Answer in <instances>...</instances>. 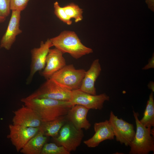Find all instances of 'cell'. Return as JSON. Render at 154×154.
<instances>
[{
    "label": "cell",
    "instance_id": "2",
    "mask_svg": "<svg viewBox=\"0 0 154 154\" xmlns=\"http://www.w3.org/2000/svg\"><path fill=\"white\" fill-rule=\"evenodd\" d=\"M50 39L53 46L63 53H69L76 59L93 52L92 49L85 46L81 42L74 31H64L58 36Z\"/></svg>",
    "mask_w": 154,
    "mask_h": 154
},
{
    "label": "cell",
    "instance_id": "26",
    "mask_svg": "<svg viewBox=\"0 0 154 154\" xmlns=\"http://www.w3.org/2000/svg\"><path fill=\"white\" fill-rule=\"evenodd\" d=\"M145 2L147 4L148 8L153 12L154 10V0H145Z\"/></svg>",
    "mask_w": 154,
    "mask_h": 154
},
{
    "label": "cell",
    "instance_id": "8",
    "mask_svg": "<svg viewBox=\"0 0 154 154\" xmlns=\"http://www.w3.org/2000/svg\"><path fill=\"white\" fill-rule=\"evenodd\" d=\"M110 98L106 93L93 95L80 89L72 91L70 102L72 105H80L89 109L101 110L106 101H109Z\"/></svg>",
    "mask_w": 154,
    "mask_h": 154
},
{
    "label": "cell",
    "instance_id": "20",
    "mask_svg": "<svg viewBox=\"0 0 154 154\" xmlns=\"http://www.w3.org/2000/svg\"><path fill=\"white\" fill-rule=\"evenodd\" d=\"M63 7L67 16L71 19H74L76 23L82 20L83 10L78 5L71 3Z\"/></svg>",
    "mask_w": 154,
    "mask_h": 154
},
{
    "label": "cell",
    "instance_id": "1",
    "mask_svg": "<svg viewBox=\"0 0 154 154\" xmlns=\"http://www.w3.org/2000/svg\"><path fill=\"white\" fill-rule=\"evenodd\" d=\"M25 106L34 110L42 122L49 121L65 116L73 106L69 101L48 98H22Z\"/></svg>",
    "mask_w": 154,
    "mask_h": 154
},
{
    "label": "cell",
    "instance_id": "25",
    "mask_svg": "<svg viewBox=\"0 0 154 154\" xmlns=\"http://www.w3.org/2000/svg\"><path fill=\"white\" fill-rule=\"evenodd\" d=\"M154 68V54L151 58L149 61L148 64L142 68L143 70H147L151 68Z\"/></svg>",
    "mask_w": 154,
    "mask_h": 154
},
{
    "label": "cell",
    "instance_id": "3",
    "mask_svg": "<svg viewBox=\"0 0 154 154\" xmlns=\"http://www.w3.org/2000/svg\"><path fill=\"white\" fill-rule=\"evenodd\" d=\"M136 125L134 137L129 146L130 154H148L154 151V137L151 135V128L143 125L138 119L139 114L133 111Z\"/></svg>",
    "mask_w": 154,
    "mask_h": 154
},
{
    "label": "cell",
    "instance_id": "27",
    "mask_svg": "<svg viewBox=\"0 0 154 154\" xmlns=\"http://www.w3.org/2000/svg\"><path fill=\"white\" fill-rule=\"evenodd\" d=\"M148 87L149 89L152 90V92H154V84L153 82H150L148 85Z\"/></svg>",
    "mask_w": 154,
    "mask_h": 154
},
{
    "label": "cell",
    "instance_id": "11",
    "mask_svg": "<svg viewBox=\"0 0 154 154\" xmlns=\"http://www.w3.org/2000/svg\"><path fill=\"white\" fill-rule=\"evenodd\" d=\"M94 128V134L91 138L83 142L88 147L94 148L105 140L114 139V133L109 120L95 123Z\"/></svg>",
    "mask_w": 154,
    "mask_h": 154
},
{
    "label": "cell",
    "instance_id": "21",
    "mask_svg": "<svg viewBox=\"0 0 154 154\" xmlns=\"http://www.w3.org/2000/svg\"><path fill=\"white\" fill-rule=\"evenodd\" d=\"M64 147L58 146L54 143H45L40 154H70Z\"/></svg>",
    "mask_w": 154,
    "mask_h": 154
},
{
    "label": "cell",
    "instance_id": "23",
    "mask_svg": "<svg viewBox=\"0 0 154 154\" xmlns=\"http://www.w3.org/2000/svg\"><path fill=\"white\" fill-rule=\"evenodd\" d=\"M30 0H11V10L17 11L21 12L27 7Z\"/></svg>",
    "mask_w": 154,
    "mask_h": 154
},
{
    "label": "cell",
    "instance_id": "16",
    "mask_svg": "<svg viewBox=\"0 0 154 154\" xmlns=\"http://www.w3.org/2000/svg\"><path fill=\"white\" fill-rule=\"evenodd\" d=\"M102 70L98 59L94 60L92 63L89 69L86 71L80 89L85 92L96 95L95 84L100 75Z\"/></svg>",
    "mask_w": 154,
    "mask_h": 154
},
{
    "label": "cell",
    "instance_id": "4",
    "mask_svg": "<svg viewBox=\"0 0 154 154\" xmlns=\"http://www.w3.org/2000/svg\"><path fill=\"white\" fill-rule=\"evenodd\" d=\"M86 71L83 69H76L73 64L66 65L50 78L72 91L80 89Z\"/></svg>",
    "mask_w": 154,
    "mask_h": 154
},
{
    "label": "cell",
    "instance_id": "10",
    "mask_svg": "<svg viewBox=\"0 0 154 154\" xmlns=\"http://www.w3.org/2000/svg\"><path fill=\"white\" fill-rule=\"evenodd\" d=\"M9 134L7 136L17 152H19L28 141L39 131V127H25L13 124L9 125Z\"/></svg>",
    "mask_w": 154,
    "mask_h": 154
},
{
    "label": "cell",
    "instance_id": "28",
    "mask_svg": "<svg viewBox=\"0 0 154 154\" xmlns=\"http://www.w3.org/2000/svg\"><path fill=\"white\" fill-rule=\"evenodd\" d=\"M6 18L0 16V23L4 22Z\"/></svg>",
    "mask_w": 154,
    "mask_h": 154
},
{
    "label": "cell",
    "instance_id": "6",
    "mask_svg": "<svg viewBox=\"0 0 154 154\" xmlns=\"http://www.w3.org/2000/svg\"><path fill=\"white\" fill-rule=\"evenodd\" d=\"M84 136L82 129H77L68 121L62 127L58 135L53 138L58 145L63 147L70 153L75 151L80 145Z\"/></svg>",
    "mask_w": 154,
    "mask_h": 154
},
{
    "label": "cell",
    "instance_id": "14",
    "mask_svg": "<svg viewBox=\"0 0 154 154\" xmlns=\"http://www.w3.org/2000/svg\"><path fill=\"white\" fill-rule=\"evenodd\" d=\"M63 53L55 48L50 49L47 55L46 65L41 75L47 79L66 65Z\"/></svg>",
    "mask_w": 154,
    "mask_h": 154
},
{
    "label": "cell",
    "instance_id": "7",
    "mask_svg": "<svg viewBox=\"0 0 154 154\" xmlns=\"http://www.w3.org/2000/svg\"><path fill=\"white\" fill-rule=\"evenodd\" d=\"M109 120L116 140L121 144L129 146L135 134L133 125L121 118H118L112 111L110 112Z\"/></svg>",
    "mask_w": 154,
    "mask_h": 154
},
{
    "label": "cell",
    "instance_id": "12",
    "mask_svg": "<svg viewBox=\"0 0 154 154\" xmlns=\"http://www.w3.org/2000/svg\"><path fill=\"white\" fill-rule=\"evenodd\" d=\"M21 13L18 11H12L7 27L1 40V48L9 50L15 41L17 36L22 33L20 28Z\"/></svg>",
    "mask_w": 154,
    "mask_h": 154
},
{
    "label": "cell",
    "instance_id": "19",
    "mask_svg": "<svg viewBox=\"0 0 154 154\" xmlns=\"http://www.w3.org/2000/svg\"><path fill=\"white\" fill-rule=\"evenodd\" d=\"M140 122L146 127L154 126V100L153 92L150 94L142 118Z\"/></svg>",
    "mask_w": 154,
    "mask_h": 154
},
{
    "label": "cell",
    "instance_id": "22",
    "mask_svg": "<svg viewBox=\"0 0 154 154\" xmlns=\"http://www.w3.org/2000/svg\"><path fill=\"white\" fill-rule=\"evenodd\" d=\"M54 8L55 15L60 20L69 25L72 24L71 19L66 15L63 7H61L57 1L54 3Z\"/></svg>",
    "mask_w": 154,
    "mask_h": 154
},
{
    "label": "cell",
    "instance_id": "15",
    "mask_svg": "<svg viewBox=\"0 0 154 154\" xmlns=\"http://www.w3.org/2000/svg\"><path fill=\"white\" fill-rule=\"evenodd\" d=\"M89 110L81 105H73L69 110L66 118L77 129L87 130L91 126L87 118Z\"/></svg>",
    "mask_w": 154,
    "mask_h": 154
},
{
    "label": "cell",
    "instance_id": "9",
    "mask_svg": "<svg viewBox=\"0 0 154 154\" xmlns=\"http://www.w3.org/2000/svg\"><path fill=\"white\" fill-rule=\"evenodd\" d=\"M53 45L50 39H48L44 42L42 41L40 46L35 48L31 50V60L30 70L27 80L26 84H30L36 73L44 68L46 60L50 48Z\"/></svg>",
    "mask_w": 154,
    "mask_h": 154
},
{
    "label": "cell",
    "instance_id": "13",
    "mask_svg": "<svg viewBox=\"0 0 154 154\" xmlns=\"http://www.w3.org/2000/svg\"><path fill=\"white\" fill-rule=\"evenodd\" d=\"M13 124L25 127H39L42 121L36 112L25 106L13 112Z\"/></svg>",
    "mask_w": 154,
    "mask_h": 154
},
{
    "label": "cell",
    "instance_id": "18",
    "mask_svg": "<svg viewBox=\"0 0 154 154\" xmlns=\"http://www.w3.org/2000/svg\"><path fill=\"white\" fill-rule=\"evenodd\" d=\"M65 116H62L49 121L42 122L39 127V131L46 137H51L53 138L56 137L66 121Z\"/></svg>",
    "mask_w": 154,
    "mask_h": 154
},
{
    "label": "cell",
    "instance_id": "17",
    "mask_svg": "<svg viewBox=\"0 0 154 154\" xmlns=\"http://www.w3.org/2000/svg\"><path fill=\"white\" fill-rule=\"evenodd\" d=\"M47 140V137L40 131L20 150L24 154H40Z\"/></svg>",
    "mask_w": 154,
    "mask_h": 154
},
{
    "label": "cell",
    "instance_id": "24",
    "mask_svg": "<svg viewBox=\"0 0 154 154\" xmlns=\"http://www.w3.org/2000/svg\"><path fill=\"white\" fill-rule=\"evenodd\" d=\"M11 0H0V16L6 18L10 14Z\"/></svg>",
    "mask_w": 154,
    "mask_h": 154
},
{
    "label": "cell",
    "instance_id": "5",
    "mask_svg": "<svg viewBox=\"0 0 154 154\" xmlns=\"http://www.w3.org/2000/svg\"><path fill=\"white\" fill-rule=\"evenodd\" d=\"M72 91L62 86L49 78L35 91L26 97L28 98H48L70 101Z\"/></svg>",
    "mask_w": 154,
    "mask_h": 154
}]
</instances>
